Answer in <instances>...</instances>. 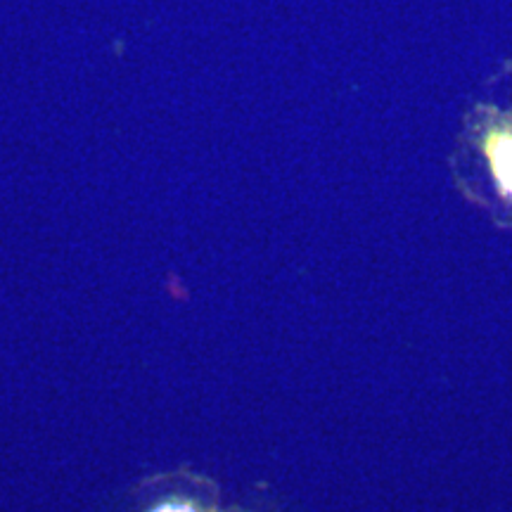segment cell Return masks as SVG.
<instances>
[{
  "instance_id": "obj_1",
  "label": "cell",
  "mask_w": 512,
  "mask_h": 512,
  "mask_svg": "<svg viewBox=\"0 0 512 512\" xmlns=\"http://www.w3.org/2000/svg\"><path fill=\"white\" fill-rule=\"evenodd\" d=\"M453 181L465 200L477 204L498 228L512 230V112L496 105L472 107L465 114Z\"/></svg>"
},
{
  "instance_id": "obj_2",
  "label": "cell",
  "mask_w": 512,
  "mask_h": 512,
  "mask_svg": "<svg viewBox=\"0 0 512 512\" xmlns=\"http://www.w3.org/2000/svg\"><path fill=\"white\" fill-rule=\"evenodd\" d=\"M152 512H216L211 503H202L197 498H171L159 503Z\"/></svg>"
},
{
  "instance_id": "obj_3",
  "label": "cell",
  "mask_w": 512,
  "mask_h": 512,
  "mask_svg": "<svg viewBox=\"0 0 512 512\" xmlns=\"http://www.w3.org/2000/svg\"><path fill=\"white\" fill-rule=\"evenodd\" d=\"M510 69H512V64H510Z\"/></svg>"
}]
</instances>
